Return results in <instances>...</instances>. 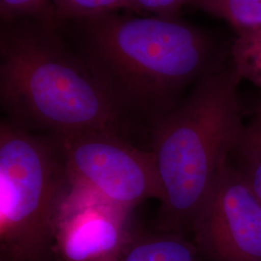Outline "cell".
Segmentation results:
<instances>
[{
	"instance_id": "cell-1",
	"label": "cell",
	"mask_w": 261,
	"mask_h": 261,
	"mask_svg": "<svg viewBox=\"0 0 261 261\" xmlns=\"http://www.w3.org/2000/svg\"><path fill=\"white\" fill-rule=\"evenodd\" d=\"M69 21L76 25L77 55L130 122L148 130L219 68L211 39L177 18L112 12Z\"/></svg>"
},
{
	"instance_id": "cell-2",
	"label": "cell",
	"mask_w": 261,
	"mask_h": 261,
	"mask_svg": "<svg viewBox=\"0 0 261 261\" xmlns=\"http://www.w3.org/2000/svg\"><path fill=\"white\" fill-rule=\"evenodd\" d=\"M53 19L6 22L0 39L4 119L47 137L106 130L128 138L132 122L109 90L51 25Z\"/></svg>"
},
{
	"instance_id": "cell-3",
	"label": "cell",
	"mask_w": 261,
	"mask_h": 261,
	"mask_svg": "<svg viewBox=\"0 0 261 261\" xmlns=\"http://www.w3.org/2000/svg\"><path fill=\"white\" fill-rule=\"evenodd\" d=\"M232 66L199 79L177 106L150 127L163 188L156 229L185 234L220 173L229 164L245 125Z\"/></svg>"
},
{
	"instance_id": "cell-4",
	"label": "cell",
	"mask_w": 261,
	"mask_h": 261,
	"mask_svg": "<svg viewBox=\"0 0 261 261\" xmlns=\"http://www.w3.org/2000/svg\"><path fill=\"white\" fill-rule=\"evenodd\" d=\"M71 187L49 137L0 123V261H57L55 233Z\"/></svg>"
},
{
	"instance_id": "cell-5",
	"label": "cell",
	"mask_w": 261,
	"mask_h": 261,
	"mask_svg": "<svg viewBox=\"0 0 261 261\" xmlns=\"http://www.w3.org/2000/svg\"><path fill=\"white\" fill-rule=\"evenodd\" d=\"M49 138L75 185L130 210L149 199L162 200L153 153L135 146L127 137L91 130Z\"/></svg>"
},
{
	"instance_id": "cell-6",
	"label": "cell",
	"mask_w": 261,
	"mask_h": 261,
	"mask_svg": "<svg viewBox=\"0 0 261 261\" xmlns=\"http://www.w3.org/2000/svg\"><path fill=\"white\" fill-rule=\"evenodd\" d=\"M205 261H261V201L242 170L227 165L193 221Z\"/></svg>"
},
{
	"instance_id": "cell-7",
	"label": "cell",
	"mask_w": 261,
	"mask_h": 261,
	"mask_svg": "<svg viewBox=\"0 0 261 261\" xmlns=\"http://www.w3.org/2000/svg\"><path fill=\"white\" fill-rule=\"evenodd\" d=\"M133 211L71 182L56 221V259H118L139 228Z\"/></svg>"
},
{
	"instance_id": "cell-8",
	"label": "cell",
	"mask_w": 261,
	"mask_h": 261,
	"mask_svg": "<svg viewBox=\"0 0 261 261\" xmlns=\"http://www.w3.org/2000/svg\"><path fill=\"white\" fill-rule=\"evenodd\" d=\"M117 261H205L187 235L138 228Z\"/></svg>"
},
{
	"instance_id": "cell-9",
	"label": "cell",
	"mask_w": 261,
	"mask_h": 261,
	"mask_svg": "<svg viewBox=\"0 0 261 261\" xmlns=\"http://www.w3.org/2000/svg\"><path fill=\"white\" fill-rule=\"evenodd\" d=\"M185 5L223 19L236 32L261 27V0H185Z\"/></svg>"
},
{
	"instance_id": "cell-10",
	"label": "cell",
	"mask_w": 261,
	"mask_h": 261,
	"mask_svg": "<svg viewBox=\"0 0 261 261\" xmlns=\"http://www.w3.org/2000/svg\"><path fill=\"white\" fill-rule=\"evenodd\" d=\"M235 72L261 89V27L237 32L231 47Z\"/></svg>"
},
{
	"instance_id": "cell-11",
	"label": "cell",
	"mask_w": 261,
	"mask_h": 261,
	"mask_svg": "<svg viewBox=\"0 0 261 261\" xmlns=\"http://www.w3.org/2000/svg\"><path fill=\"white\" fill-rule=\"evenodd\" d=\"M54 17L63 20L87 19L125 9L126 0H49Z\"/></svg>"
},
{
	"instance_id": "cell-12",
	"label": "cell",
	"mask_w": 261,
	"mask_h": 261,
	"mask_svg": "<svg viewBox=\"0 0 261 261\" xmlns=\"http://www.w3.org/2000/svg\"><path fill=\"white\" fill-rule=\"evenodd\" d=\"M49 0H0L1 18L5 22L22 19L53 18Z\"/></svg>"
},
{
	"instance_id": "cell-13",
	"label": "cell",
	"mask_w": 261,
	"mask_h": 261,
	"mask_svg": "<svg viewBox=\"0 0 261 261\" xmlns=\"http://www.w3.org/2000/svg\"><path fill=\"white\" fill-rule=\"evenodd\" d=\"M236 150L243 162L261 164V103L252 121L245 125Z\"/></svg>"
},
{
	"instance_id": "cell-14",
	"label": "cell",
	"mask_w": 261,
	"mask_h": 261,
	"mask_svg": "<svg viewBox=\"0 0 261 261\" xmlns=\"http://www.w3.org/2000/svg\"><path fill=\"white\" fill-rule=\"evenodd\" d=\"M185 0H126L125 9L148 12L161 18H177Z\"/></svg>"
},
{
	"instance_id": "cell-15",
	"label": "cell",
	"mask_w": 261,
	"mask_h": 261,
	"mask_svg": "<svg viewBox=\"0 0 261 261\" xmlns=\"http://www.w3.org/2000/svg\"><path fill=\"white\" fill-rule=\"evenodd\" d=\"M242 172L249 181L253 192L261 201V164L243 162Z\"/></svg>"
},
{
	"instance_id": "cell-16",
	"label": "cell",
	"mask_w": 261,
	"mask_h": 261,
	"mask_svg": "<svg viewBox=\"0 0 261 261\" xmlns=\"http://www.w3.org/2000/svg\"><path fill=\"white\" fill-rule=\"evenodd\" d=\"M109 261H117V259H116V260H109Z\"/></svg>"
}]
</instances>
